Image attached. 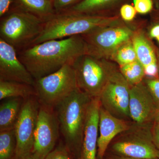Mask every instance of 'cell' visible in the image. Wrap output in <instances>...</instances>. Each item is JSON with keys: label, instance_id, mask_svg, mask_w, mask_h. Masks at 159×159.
Returning <instances> with one entry per match:
<instances>
[{"label": "cell", "instance_id": "30bf717a", "mask_svg": "<svg viewBox=\"0 0 159 159\" xmlns=\"http://www.w3.org/2000/svg\"><path fill=\"white\" fill-rule=\"evenodd\" d=\"M130 87L121 72L116 71L98 97L100 105L117 118H129Z\"/></svg>", "mask_w": 159, "mask_h": 159}, {"label": "cell", "instance_id": "ba28073f", "mask_svg": "<svg viewBox=\"0 0 159 159\" xmlns=\"http://www.w3.org/2000/svg\"><path fill=\"white\" fill-rule=\"evenodd\" d=\"M40 103L36 96L24 99L14 126L16 140L15 158L32 153Z\"/></svg>", "mask_w": 159, "mask_h": 159}, {"label": "cell", "instance_id": "7a4b0ae2", "mask_svg": "<svg viewBox=\"0 0 159 159\" xmlns=\"http://www.w3.org/2000/svg\"><path fill=\"white\" fill-rule=\"evenodd\" d=\"M119 25H120V21L117 17L66 10L54 13L44 20L42 31L31 46L51 40L83 35L101 28Z\"/></svg>", "mask_w": 159, "mask_h": 159}, {"label": "cell", "instance_id": "484cf974", "mask_svg": "<svg viewBox=\"0 0 159 159\" xmlns=\"http://www.w3.org/2000/svg\"><path fill=\"white\" fill-rule=\"evenodd\" d=\"M134 6L137 12L141 14H146L152 8V0H134Z\"/></svg>", "mask_w": 159, "mask_h": 159}, {"label": "cell", "instance_id": "d590c367", "mask_svg": "<svg viewBox=\"0 0 159 159\" xmlns=\"http://www.w3.org/2000/svg\"><path fill=\"white\" fill-rule=\"evenodd\" d=\"M157 40L158 41V42H159V37H158L157 38Z\"/></svg>", "mask_w": 159, "mask_h": 159}, {"label": "cell", "instance_id": "cb8c5ba5", "mask_svg": "<svg viewBox=\"0 0 159 159\" xmlns=\"http://www.w3.org/2000/svg\"><path fill=\"white\" fill-rule=\"evenodd\" d=\"M44 159H74L73 157L65 145L61 142Z\"/></svg>", "mask_w": 159, "mask_h": 159}, {"label": "cell", "instance_id": "4dcf8cb0", "mask_svg": "<svg viewBox=\"0 0 159 159\" xmlns=\"http://www.w3.org/2000/svg\"><path fill=\"white\" fill-rule=\"evenodd\" d=\"M150 36L152 38L157 39L159 36V25L154 26L150 31Z\"/></svg>", "mask_w": 159, "mask_h": 159}, {"label": "cell", "instance_id": "9a60e30c", "mask_svg": "<svg viewBox=\"0 0 159 159\" xmlns=\"http://www.w3.org/2000/svg\"><path fill=\"white\" fill-rule=\"evenodd\" d=\"M156 148L150 141L140 138L119 141L112 147L120 156L134 159L157 158L159 150Z\"/></svg>", "mask_w": 159, "mask_h": 159}, {"label": "cell", "instance_id": "5bb4252c", "mask_svg": "<svg viewBox=\"0 0 159 159\" xmlns=\"http://www.w3.org/2000/svg\"><path fill=\"white\" fill-rule=\"evenodd\" d=\"M124 119L114 116L100 106L97 142V157L102 159L111 141L116 136L129 129Z\"/></svg>", "mask_w": 159, "mask_h": 159}, {"label": "cell", "instance_id": "9c48e42d", "mask_svg": "<svg viewBox=\"0 0 159 159\" xmlns=\"http://www.w3.org/2000/svg\"><path fill=\"white\" fill-rule=\"evenodd\" d=\"M60 132L55 109L40 104L32 153L37 159H44L55 148Z\"/></svg>", "mask_w": 159, "mask_h": 159}, {"label": "cell", "instance_id": "836d02e7", "mask_svg": "<svg viewBox=\"0 0 159 159\" xmlns=\"http://www.w3.org/2000/svg\"><path fill=\"white\" fill-rule=\"evenodd\" d=\"M155 118L156 120L157 123L159 124V108H157V110Z\"/></svg>", "mask_w": 159, "mask_h": 159}, {"label": "cell", "instance_id": "3957f363", "mask_svg": "<svg viewBox=\"0 0 159 159\" xmlns=\"http://www.w3.org/2000/svg\"><path fill=\"white\" fill-rule=\"evenodd\" d=\"M93 98L77 88L55 107L64 144L79 159L89 105Z\"/></svg>", "mask_w": 159, "mask_h": 159}, {"label": "cell", "instance_id": "44dd1931", "mask_svg": "<svg viewBox=\"0 0 159 159\" xmlns=\"http://www.w3.org/2000/svg\"><path fill=\"white\" fill-rule=\"evenodd\" d=\"M120 72L130 86L142 82L145 76L144 67L138 60L120 66Z\"/></svg>", "mask_w": 159, "mask_h": 159}, {"label": "cell", "instance_id": "ffe728a7", "mask_svg": "<svg viewBox=\"0 0 159 159\" xmlns=\"http://www.w3.org/2000/svg\"><path fill=\"white\" fill-rule=\"evenodd\" d=\"M16 148L14 128L0 131V159H15Z\"/></svg>", "mask_w": 159, "mask_h": 159}, {"label": "cell", "instance_id": "6da1fadb", "mask_svg": "<svg viewBox=\"0 0 159 159\" xmlns=\"http://www.w3.org/2000/svg\"><path fill=\"white\" fill-rule=\"evenodd\" d=\"M17 52L18 57L34 79L56 72L66 65L72 64L83 54L87 47L81 35L51 40Z\"/></svg>", "mask_w": 159, "mask_h": 159}, {"label": "cell", "instance_id": "e0dca14e", "mask_svg": "<svg viewBox=\"0 0 159 159\" xmlns=\"http://www.w3.org/2000/svg\"><path fill=\"white\" fill-rule=\"evenodd\" d=\"M36 95L33 85L16 81L0 80V100L11 98L25 99Z\"/></svg>", "mask_w": 159, "mask_h": 159}, {"label": "cell", "instance_id": "8992f818", "mask_svg": "<svg viewBox=\"0 0 159 159\" xmlns=\"http://www.w3.org/2000/svg\"><path fill=\"white\" fill-rule=\"evenodd\" d=\"M33 86L40 103L53 108L78 88L75 70L70 64L35 80Z\"/></svg>", "mask_w": 159, "mask_h": 159}, {"label": "cell", "instance_id": "7c38bea8", "mask_svg": "<svg viewBox=\"0 0 159 159\" xmlns=\"http://www.w3.org/2000/svg\"><path fill=\"white\" fill-rule=\"evenodd\" d=\"M157 107L145 84L131 85L129 92L130 117L139 124L147 123L155 117Z\"/></svg>", "mask_w": 159, "mask_h": 159}, {"label": "cell", "instance_id": "8fae6325", "mask_svg": "<svg viewBox=\"0 0 159 159\" xmlns=\"http://www.w3.org/2000/svg\"><path fill=\"white\" fill-rule=\"evenodd\" d=\"M0 80L34 86L35 80L18 57L13 47L0 39Z\"/></svg>", "mask_w": 159, "mask_h": 159}, {"label": "cell", "instance_id": "d4e9b609", "mask_svg": "<svg viewBox=\"0 0 159 159\" xmlns=\"http://www.w3.org/2000/svg\"><path fill=\"white\" fill-rule=\"evenodd\" d=\"M145 84L150 92L157 108H159V80L148 79L146 80Z\"/></svg>", "mask_w": 159, "mask_h": 159}, {"label": "cell", "instance_id": "ac0fdd59", "mask_svg": "<svg viewBox=\"0 0 159 159\" xmlns=\"http://www.w3.org/2000/svg\"><path fill=\"white\" fill-rule=\"evenodd\" d=\"M132 43L138 60L146 70L151 66L156 65L157 60L154 51L147 39L142 34L133 35Z\"/></svg>", "mask_w": 159, "mask_h": 159}, {"label": "cell", "instance_id": "f1b7e54d", "mask_svg": "<svg viewBox=\"0 0 159 159\" xmlns=\"http://www.w3.org/2000/svg\"><path fill=\"white\" fill-rule=\"evenodd\" d=\"M11 0H0V16L3 17L9 11Z\"/></svg>", "mask_w": 159, "mask_h": 159}, {"label": "cell", "instance_id": "4fadbf2b", "mask_svg": "<svg viewBox=\"0 0 159 159\" xmlns=\"http://www.w3.org/2000/svg\"><path fill=\"white\" fill-rule=\"evenodd\" d=\"M100 106L99 98L92 99L87 114L79 159H97Z\"/></svg>", "mask_w": 159, "mask_h": 159}, {"label": "cell", "instance_id": "603a6c76", "mask_svg": "<svg viewBox=\"0 0 159 159\" xmlns=\"http://www.w3.org/2000/svg\"><path fill=\"white\" fill-rule=\"evenodd\" d=\"M111 58H112L120 66L138 60L132 41H129L121 46L115 51Z\"/></svg>", "mask_w": 159, "mask_h": 159}, {"label": "cell", "instance_id": "7402d4cb", "mask_svg": "<svg viewBox=\"0 0 159 159\" xmlns=\"http://www.w3.org/2000/svg\"><path fill=\"white\" fill-rule=\"evenodd\" d=\"M116 1L117 0H82L80 2L77 3L70 9L67 10L77 13L90 14V13L99 11Z\"/></svg>", "mask_w": 159, "mask_h": 159}, {"label": "cell", "instance_id": "2e32d148", "mask_svg": "<svg viewBox=\"0 0 159 159\" xmlns=\"http://www.w3.org/2000/svg\"><path fill=\"white\" fill-rule=\"evenodd\" d=\"M24 99H5L0 105V131L14 128L21 109Z\"/></svg>", "mask_w": 159, "mask_h": 159}, {"label": "cell", "instance_id": "f546056e", "mask_svg": "<svg viewBox=\"0 0 159 159\" xmlns=\"http://www.w3.org/2000/svg\"><path fill=\"white\" fill-rule=\"evenodd\" d=\"M152 140L154 144L159 150V124L156 123L152 132Z\"/></svg>", "mask_w": 159, "mask_h": 159}, {"label": "cell", "instance_id": "d6986e66", "mask_svg": "<svg viewBox=\"0 0 159 159\" xmlns=\"http://www.w3.org/2000/svg\"><path fill=\"white\" fill-rule=\"evenodd\" d=\"M23 10L44 20L55 12L53 0H17Z\"/></svg>", "mask_w": 159, "mask_h": 159}, {"label": "cell", "instance_id": "e575fe53", "mask_svg": "<svg viewBox=\"0 0 159 159\" xmlns=\"http://www.w3.org/2000/svg\"><path fill=\"white\" fill-rule=\"evenodd\" d=\"M158 159H159V150L158 151Z\"/></svg>", "mask_w": 159, "mask_h": 159}, {"label": "cell", "instance_id": "5b68a950", "mask_svg": "<svg viewBox=\"0 0 159 159\" xmlns=\"http://www.w3.org/2000/svg\"><path fill=\"white\" fill-rule=\"evenodd\" d=\"M78 88L91 98H98L111 75L117 70L107 59L88 54L79 56L72 64Z\"/></svg>", "mask_w": 159, "mask_h": 159}, {"label": "cell", "instance_id": "277c9868", "mask_svg": "<svg viewBox=\"0 0 159 159\" xmlns=\"http://www.w3.org/2000/svg\"><path fill=\"white\" fill-rule=\"evenodd\" d=\"M43 24L42 19L23 9L12 11L1 20L0 39L18 52L31 45Z\"/></svg>", "mask_w": 159, "mask_h": 159}, {"label": "cell", "instance_id": "83f0119b", "mask_svg": "<svg viewBox=\"0 0 159 159\" xmlns=\"http://www.w3.org/2000/svg\"><path fill=\"white\" fill-rule=\"evenodd\" d=\"M134 7L128 4H125L122 6L120 9L121 17L124 20L130 21L134 18L136 13Z\"/></svg>", "mask_w": 159, "mask_h": 159}, {"label": "cell", "instance_id": "4316f807", "mask_svg": "<svg viewBox=\"0 0 159 159\" xmlns=\"http://www.w3.org/2000/svg\"><path fill=\"white\" fill-rule=\"evenodd\" d=\"M78 0H53V6L56 13L66 11L70 8Z\"/></svg>", "mask_w": 159, "mask_h": 159}, {"label": "cell", "instance_id": "52a82bcc", "mask_svg": "<svg viewBox=\"0 0 159 159\" xmlns=\"http://www.w3.org/2000/svg\"><path fill=\"white\" fill-rule=\"evenodd\" d=\"M87 47L88 54L107 59L117 49L130 41L132 31L126 26H110L81 35Z\"/></svg>", "mask_w": 159, "mask_h": 159}, {"label": "cell", "instance_id": "1f68e13d", "mask_svg": "<svg viewBox=\"0 0 159 159\" xmlns=\"http://www.w3.org/2000/svg\"><path fill=\"white\" fill-rule=\"evenodd\" d=\"M19 159H38L32 153L26 156L23 157Z\"/></svg>", "mask_w": 159, "mask_h": 159}, {"label": "cell", "instance_id": "d6a6232c", "mask_svg": "<svg viewBox=\"0 0 159 159\" xmlns=\"http://www.w3.org/2000/svg\"><path fill=\"white\" fill-rule=\"evenodd\" d=\"M114 159H158V158H152V159H134L131 158L126 157H122V156H116L114 157Z\"/></svg>", "mask_w": 159, "mask_h": 159}]
</instances>
